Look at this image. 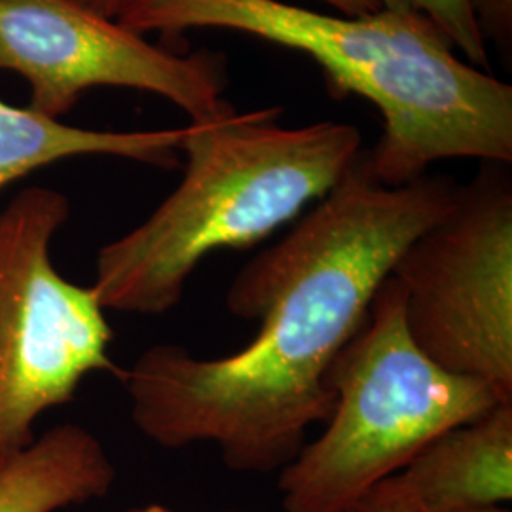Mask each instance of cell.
<instances>
[{
	"label": "cell",
	"mask_w": 512,
	"mask_h": 512,
	"mask_svg": "<svg viewBox=\"0 0 512 512\" xmlns=\"http://www.w3.org/2000/svg\"><path fill=\"white\" fill-rule=\"evenodd\" d=\"M458 186L427 175L387 186L361 150L329 194L234 277L226 308L260 325L249 346L196 359L162 344L122 372L137 429L164 448L213 442L236 473L287 467L311 425L332 416L330 368L385 277L446 215Z\"/></svg>",
	"instance_id": "1"
},
{
	"label": "cell",
	"mask_w": 512,
	"mask_h": 512,
	"mask_svg": "<svg viewBox=\"0 0 512 512\" xmlns=\"http://www.w3.org/2000/svg\"><path fill=\"white\" fill-rule=\"evenodd\" d=\"M116 21L137 35L226 29L313 59L338 99L363 97L382 118L368 162L387 186L439 160L512 162V86L467 63L420 14L351 18L281 0H120Z\"/></svg>",
	"instance_id": "2"
},
{
	"label": "cell",
	"mask_w": 512,
	"mask_h": 512,
	"mask_svg": "<svg viewBox=\"0 0 512 512\" xmlns=\"http://www.w3.org/2000/svg\"><path fill=\"white\" fill-rule=\"evenodd\" d=\"M281 109L188 122L183 181L152 215L105 245L93 291L105 310L162 315L205 256L249 249L325 198L363 150L346 122L283 128Z\"/></svg>",
	"instance_id": "3"
},
{
	"label": "cell",
	"mask_w": 512,
	"mask_h": 512,
	"mask_svg": "<svg viewBox=\"0 0 512 512\" xmlns=\"http://www.w3.org/2000/svg\"><path fill=\"white\" fill-rule=\"evenodd\" d=\"M329 385L336 404L325 433L281 469L285 512H340L446 431L511 403L486 382L444 370L414 344L403 289L391 275L330 368Z\"/></svg>",
	"instance_id": "4"
},
{
	"label": "cell",
	"mask_w": 512,
	"mask_h": 512,
	"mask_svg": "<svg viewBox=\"0 0 512 512\" xmlns=\"http://www.w3.org/2000/svg\"><path fill=\"white\" fill-rule=\"evenodd\" d=\"M69 200L25 188L0 211V465L31 446L38 418L73 401L93 372L122 378L114 332L93 287L55 270L52 239Z\"/></svg>",
	"instance_id": "5"
},
{
	"label": "cell",
	"mask_w": 512,
	"mask_h": 512,
	"mask_svg": "<svg viewBox=\"0 0 512 512\" xmlns=\"http://www.w3.org/2000/svg\"><path fill=\"white\" fill-rule=\"evenodd\" d=\"M511 164L482 162L452 207L414 239L391 277L414 344L454 374L512 401Z\"/></svg>",
	"instance_id": "6"
},
{
	"label": "cell",
	"mask_w": 512,
	"mask_h": 512,
	"mask_svg": "<svg viewBox=\"0 0 512 512\" xmlns=\"http://www.w3.org/2000/svg\"><path fill=\"white\" fill-rule=\"evenodd\" d=\"M0 71L21 74L33 90L31 109L50 118L97 86L162 95L190 122L236 110L224 99V55L175 54L76 0H0Z\"/></svg>",
	"instance_id": "7"
},
{
	"label": "cell",
	"mask_w": 512,
	"mask_h": 512,
	"mask_svg": "<svg viewBox=\"0 0 512 512\" xmlns=\"http://www.w3.org/2000/svg\"><path fill=\"white\" fill-rule=\"evenodd\" d=\"M397 478L420 512L511 503L512 401L440 435Z\"/></svg>",
	"instance_id": "8"
},
{
	"label": "cell",
	"mask_w": 512,
	"mask_h": 512,
	"mask_svg": "<svg viewBox=\"0 0 512 512\" xmlns=\"http://www.w3.org/2000/svg\"><path fill=\"white\" fill-rule=\"evenodd\" d=\"M186 126L95 131L61 124L37 110L0 101V190L40 167L74 156H116L162 169L179 165Z\"/></svg>",
	"instance_id": "9"
},
{
	"label": "cell",
	"mask_w": 512,
	"mask_h": 512,
	"mask_svg": "<svg viewBox=\"0 0 512 512\" xmlns=\"http://www.w3.org/2000/svg\"><path fill=\"white\" fill-rule=\"evenodd\" d=\"M116 478L103 444L82 425H55L0 465V512H55L109 494Z\"/></svg>",
	"instance_id": "10"
},
{
	"label": "cell",
	"mask_w": 512,
	"mask_h": 512,
	"mask_svg": "<svg viewBox=\"0 0 512 512\" xmlns=\"http://www.w3.org/2000/svg\"><path fill=\"white\" fill-rule=\"evenodd\" d=\"M384 10L420 14L429 19L467 63L488 71L490 55L469 0H382Z\"/></svg>",
	"instance_id": "11"
},
{
	"label": "cell",
	"mask_w": 512,
	"mask_h": 512,
	"mask_svg": "<svg viewBox=\"0 0 512 512\" xmlns=\"http://www.w3.org/2000/svg\"><path fill=\"white\" fill-rule=\"evenodd\" d=\"M486 46H494L503 63L512 59V0H469Z\"/></svg>",
	"instance_id": "12"
},
{
	"label": "cell",
	"mask_w": 512,
	"mask_h": 512,
	"mask_svg": "<svg viewBox=\"0 0 512 512\" xmlns=\"http://www.w3.org/2000/svg\"><path fill=\"white\" fill-rule=\"evenodd\" d=\"M340 512H420L404 492L397 475L389 476Z\"/></svg>",
	"instance_id": "13"
},
{
	"label": "cell",
	"mask_w": 512,
	"mask_h": 512,
	"mask_svg": "<svg viewBox=\"0 0 512 512\" xmlns=\"http://www.w3.org/2000/svg\"><path fill=\"white\" fill-rule=\"evenodd\" d=\"M323 2L329 4L330 8H334L336 14L351 16V18L372 16L384 10L382 0H323Z\"/></svg>",
	"instance_id": "14"
},
{
	"label": "cell",
	"mask_w": 512,
	"mask_h": 512,
	"mask_svg": "<svg viewBox=\"0 0 512 512\" xmlns=\"http://www.w3.org/2000/svg\"><path fill=\"white\" fill-rule=\"evenodd\" d=\"M76 2L90 8L95 14H101L110 19L116 18L118 6H120V0H76Z\"/></svg>",
	"instance_id": "15"
},
{
	"label": "cell",
	"mask_w": 512,
	"mask_h": 512,
	"mask_svg": "<svg viewBox=\"0 0 512 512\" xmlns=\"http://www.w3.org/2000/svg\"><path fill=\"white\" fill-rule=\"evenodd\" d=\"M458 512H511L505 505H486V507H473V509H465Z\"/></svg>",
	"instance_id": "16"
},
{
	"label": "cell",
	"mask_w": 512,
	"mask_h": 512,
	"mask_svg": "<svg viewBox=\"0 0 512 512\" xmlns=\"http://www.w3.org/2000/svg\"><path fill=\"white\" fill-rule=\"evenodd\" d=\"M128 512H171L164 505H147V507H137V509H131Z\"/></svg>",
	"instance_id": "17"
}]
</instances>
